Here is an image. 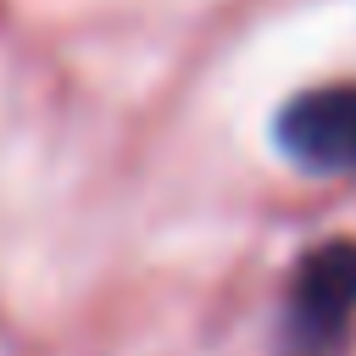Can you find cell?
I'll list each match as a JSON object with an SVG mask.
<instances>
[{
	"label": "cell",
	"mask_w": 356,
	"mask_h": 356,
	"mask_svg": "<svg viewBox=\"0 0 356 356\" xmlns=\"http://www.w3.org/2000/svg\"><path fill=\"white\" fill-rule=\"evenodd\" d=\"M356 317V239L312 250L284 300V356H334Z\"/></svg>",
	"instance_id": "6da1fadb"
},
{
	"label": "cell",
	"mask_w": 356,
	"mask_h": 356,
	"mask_svg": "<svg viewBox=\"0 0 356 356\" xmlns=\"http://www.w3.org/2000/svg\"><path fill=\"white\" fill-rule=\"evenodd\" d=\"M278 150L306 172H356V83L295 95L278 111Z\"/></svg>",
	"instance_id": "7a4b0ae2"
}]
</instances>
